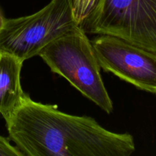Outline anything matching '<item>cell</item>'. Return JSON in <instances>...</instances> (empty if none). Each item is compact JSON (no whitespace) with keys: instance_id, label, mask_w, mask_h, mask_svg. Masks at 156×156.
Returning a JSON list of instances; mask_svg holds the SVG:
<instances>
[{"instance_id":"1","label":"cell","mask_w":156,"mask_h":156,"mask_svg":"<svg viewBox=\"0 0 156 156\" xmlns=\"http://www.w3.org/2000/svg\"><path fill=\"white\" fill-rule=\"evenodd\" d=\"M6 123L24 156H129L136 149L131 134L109 131L92 117L66 114L28 94Z\"/></svg>"},{"instance_id":"2","label":"cell","mask_w":156,"mask_h":156,"mask_svg":"<svg viewBox=\"0 0 156 156\" xmlns=\"http://www.w3.org/2000/svg\"><path fill=\"white\" fill-rule=\"evenodd\" d=\"M80 25L46 46L38 56L52 73L64 78L84 97L110 114L113 104L104 85L91 41Z\"/></svg>"},{"instance_id":"3","label":"cell","mask_w":156,"mask_h":156,"mask_svg":"<svg viewBox=\"0 0 156 156\" xmlns=\"http://www.w3.org/2000/svg\"><path fill=\"white\" fill-rule=\"evenodd\" d=\"M78 25L73 15V0H51L32 15L3 18L0 25V51L24 62L38 56L50 42Z\"/></svg>"},{"instance_id":"4","label":"cell","mask_w":156,"mask_h":156,"mask_svg":"<svg viewBox=\"0 0 156 156\" xmlns=\"http://www.w3.org/2000/svg\"><path fill=\"white\" fill-rule=\"evenodd\" d=\"M80 26L156 53V0H97Z\"/></svg>"},{"instance_id":"5","label":"cell","mask_w":156,"mask_h":156,"mask_svg":"<svg viewBox=\"0 0 156 156\" xmlns=\"http://www.w3.org/2000/svg\"><path fill=\"white\" fill-rule=\"evenodd\" d=\"M101 69L140 90L156 94V53L112 35L91 41Z\"/></svg>"},{"instance_id":"6","label":"cell","mask_w":156,"mask_h":156,"mask_svg":"<svg viewBox=\"0 0 156 156\" xmlns=\"http://www.w3.org/2000/svg\"><path fill=\"white\" fill-rule=\"evenodd\" d=\"M21 59L0 51V114L7 120L21 105L26 93L21 85Z\"/></svg>"},{"instance_id":"7","label":"cell","mask_w":156,"mask_h":156,"mask_svg":"<svg viewBox=\"0 0 156 156\" xmlns=\"http://www.w3.org/2000/svg\"><path fill=\"white\" fill-rule=\"evenodd\" d=\"M0 156H24L22 152L11 144L10 140L0 135Z\"/></svg>"},{"instance_id":"8","label":"cell","mask_w":156,"mask_h":156,"mask_svg":"<svg viewBox=\"0 0 156 156\" xmlns=\"http://www.w3.org/2000/svg\"><path fill=\"white\" fill-rule=\"evenodd\" d=\"M3 18H4V17L2 16V15L1 12H0V25H1V24H2V19H3Z\"/></svg>"}]
</instances>
